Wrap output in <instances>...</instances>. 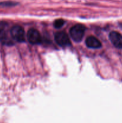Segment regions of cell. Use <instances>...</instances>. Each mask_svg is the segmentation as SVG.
I'll use <instances>...</instances> for the list:
<instances>
[{
    "mask_svg": "<svg viewBox=\"0 0 122 123\" xmlns=\"http://www.w3.org/2000/svg\"><path fill=\"white\" fill-rule=\"evenodd\" d=\"M85 32V26L81 24H77L69 30L71 37L74 41L80 42L82 40Z\"/></svg>",
    "mask_w": 122,
    "mask_h": 123,
    "instance_id": "1",
    "label": "cell"
},
{
    "mask_svg": "<svg viewBox=\"0 0 122 123\" xmlns=\"http://www.w3.org/2000/svg\"><path fill=\"white\" fill-rule=\"evenodd\" d=\"M10 34L12 38L16 42L22 43L25 42V32L22 28L19 25H15L11 29Z\"/></svg>",
    "mask_w": 122,
    "mask_h": 123,
    "instance_id": "2",
    "label": "cell"
},
{
    "mask_svg": "<svg viewBox=\"0 0 122 123\" xmlns=\"http://www.w3.org/2000/svg\"><path fill=\"white\" fill-rule=\"evenodd\" d=\"M55 40L60 46L67 47L71 44L69 37L67 34L63 31L56 32L55 35Z\"/></svg>",
    "mask_w": 122,
    "mask_h": 123,
    "instance_id": "3",
    "label": "cell"
},
{
    "mask_svg": "<svg viewBox=\"0 0 122 123\" xmlns=\"http://www.w3.org/2000/svg\"><path fill=\"white\" fill-rule=\"evenodd\" d=\"M29 42L32 44H39L41 42V37L39 32L35 29H30L27 34Z\"/></svg>",
    "mask_w": 122,
    "mask_h": 123,
    "instance_id": "4",
    "label": "cell"
},
{
    "mask_svg": "<svg viewBox=\"0 0 122 123\" xmlns=\"http://www.w3.org/2000/svg\"><path fill=\"white\" fill-rule=\"evenodd\" d=\"M110 41L116 48L122 49V35L117 31H111L109 35Z\"/></svg>",
    "mask_w": 122,
    "mask_h": 123,
    "instance_id": "5",
    "label": "cell"
},
{
    "mask_svg": "<svg viewBox=\"0 0 122 123\" xmlns=\"http://www.w3.org/2000/svg\"><path fill=\"white\" fill-rule=\"evenodd\" d=\"M86 44L88 48L92 49H99L102 46L100 41L93 36H90L86 38Z\"/></svg>",
    "mask_w": 122,
    "mask_h": 123,
    "instance_id": "6",
    "label": "cell"
},
{
    "mask_svg": "<svg viewBox=\"0 0 122 123\" xmlns=\"http://www.w3.org/2000/svg\"><path fill=\"white\" fill-rule=\"evenodd\" d=\"M0 41L1 43L6 45H12L13 44L7 31L5 30L4 26H1L0 27Z\"/></svg>",
    "mask_w": 122,
    "mask_h": 123,
    "instance_id": "7",
    "label": "cell"
},
{
    "mask_svg": "<svg viewBox=\"0 0 122 123\" xmlns=\"http://www.w3.org/2000/svg\"><path fill=\"white\" fill-rule=\"evenodd\" d=\"M65 24V20L62 19H59L54 22L53 25L56 28H60Z\"/></svg>",
    "mask_w": 122,
    "mask_h": 123,
    "instance_id": "8",
    "label": "cell"
}]
</instances>
